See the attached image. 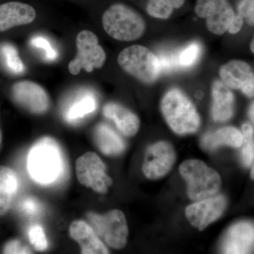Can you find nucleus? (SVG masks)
<instances>
[{
    "label": "nucleus",
    "instance_id": "obj_24",
    "mask_svg": "<svg viewBox=\"0 0 254 254\" xmlns=\"http://www.w3.org/2000/svg\"><path fill=\"white\" fill-rule=\"evenodd\" d=\"M202 48L199 43L193 42L177 53V63L178 68L191 67L199 59Z\"/></svg>",
    "mask_w": 254,
    "mask_h": 254
},
{
    "label": "nucleus",
    "instance_id": "obj_9",
    "mask_svg": "<svg viewBox=\"0 0 254 254\" xmlns=\"http://www.w3.org/2000/svg\"><path fill=\"white\" fill-rule=\"evenodd\" d=\"M195 12L206 19L207 28L216 35L228 31L236 14L228 0H197Z\"/></svg>",
    "mask_w": 254,
    "mask_h": 254
},
{
    "label": "nucleus",
    "instance_id": "obj_19",
    "mask_svg": "<svg viewBox=\"0 0 254 254\" xmlns=\"http://www.w3.org/2000/svg\"><path fill=\"white\" fill-rule=\"evenodd\" d=\"M95 145L103 154L118 155L126 148V144L121 136H119L111 127L104 123L98 124L93 131Z\"/></svg>",
    "mask_w": 254,
    "mask_h": 254
},
{
    "label": "nucleus",
    "instance_id": "obj_6",
    "mask_svg": "<svg viewBox=\"0 0 254 254\" xmlns=\"http://www.w3.org/2000/svg\"><path fill=\"white\" fill-rule=\"evenodd\" d=\"M91 226L105 244L115 250L127 245L128 228L125 214L120 210H112L104 215L89 213Z\"/></svg>",
    "mask_w": 254,
    "mask_h": 254
},
{
    "label": "nucleus",
    "instance_id": "obj_35",
    "mask_svg": "<svg viewBox=\"0 0 254 254\" xmlns=\"http://www.w3.org/2000/svg\"><path fill=\"white\" fill-rule=\"evenodd\" d=\"M251 177H252V180H254V165L253 168L252 170V173H251Z\"/></svg>",
    "mask_w": 254,
    "mask_h": 254
},
{
    "label": "nucleus",
    "instance_id": "obj_27",
    "mask_svg": "<svg viewBox=\"0 0 254 254\" xmlns=\"http://www.w3.org/2000/svg\"><path fill=\"white\" fill-rule=\"evenodd\" d=\"M31 43L36 48H40L44 52L45 57L49 61H53L58 58V52L55 50L51 43L46 38L36 36L32 38Z\"/></svg>",
    "mask_w": 254,
    "mask_h": 254
},
{
    "label": "nucleus",
    "instance_id": "obj_23",
    "mask_svg": "<svg viewBox=\"0 0 254 254\" xmlns=\"http://www.w3.org/2000/svg\"><path fill=\"white\" fill-rule=\"evenodd\" d=\"M0 55L5 66L11 72L20 74L25 71V66L20 58L16 48L9 43H4L0 46Z\"/></svg>",
    "mask_w": 254,
    "mask_h": 254
},
{
    "label": "nucleus",
    "instance_id": "obj_20",
    "mask_svg": "<svg viewBox=\"0 0 254 254\" xmlns=\"http://www.w3.org/2000/svg\"><path fill=\"white\" fill-rule=\"evenodd\" d=\"M242 141L243 136L240 130L235 127H227L205 134L202 138L200 144L203 149L211 151L221 145L240 148Z\"/></svg>",
    "mask_w": 254,
    "mask_h": 254
},
{
    "label": "nucleus",
    "instance_id": "obj_5",
    "mask_svg": "<svg viewBox=\"0 0 254 254\" xmlns=\"http://www.w3.org/2000/svg\"><path fill=\"white\" fill-rule=\"evenodd\" d=\"M119 65L124 71L145 84H151L161 73L158 56L144 46H132L119 55Z\"/></svg>",
    "mask_w": 254,
    "mask_h": 254
},
{
    "label": "nucleus",
    "instance_id": "obj_29",
    "mask_svg": "<svg viewBox=\"0 0 254 254\" xmlns=\"http://www.w3.org/2000/svg\"><path fill=\"white\" fill-rule=\"evenodd\" d=\"M4 254H33L27 246L23 245L19 240H11L4 246Z\"/></svg>",
    "mask_w": 254,
    "mask_h": 254
},
{
    "label": "nucleus",
    "instance_id": "obj_17",
    "mask_svg": "<svg viewBox=\"0 0 254 254\" xmlns=\"http://www.w3.org/2000/svg\"><path fill=\"white\" fill-rule=\"evenodd\" d=\"M211 115L214 121L226 122L234 113V95L222 81H215L212 86Z\"/></svg>",
    "mask_w": 254,
    "mask_h": 254
},
{
    "label": "nucleus",
    "instance_id": "obj_11",
    "mask_svg": "<svg viewBox=\"0 0 254 254\" xmlns=\"http://www.w3.org/2000/svg\"><path fill=\"white\" fill-rule=\"evenodd\" d=\"M11 95L16 104L31 113L41 115L49 109L48 93L43 87L34 82H17L11 88Z\"/></svg>",
    "mask_w": 254,
    "mask_h": 254
},
{
    "label": "nucleus",
    "instance_id": "obj_1",
    "mask_svg": "<svg viewBox=\"0 0 254 254\" xmlns=\"http://www.w3.org/2000/svg\"><path fill=\"white\" fill-rule=\"evenodd\" d=\"M28 173L41 185H48L57 180L63 169L62 152L56 141L44 137L33 145L28 157Z\"/></svg>",
    "mask_w": 254,
    "mask_h": 254
},
{
    "label": "nucleus",
    "instance_id": "obj_21",
    "mask_svg": "<svg viewBox=\"0 0 254 254\" xmlns=\"http://www.w3.org/2000/svg\"><path fill=\"white\" fill-rule=\"evenodd\" d=\"M18 190V177L12 169L0 166V217L9 210Z\"/></svg>",
    "mask_w": 254,
    "mask_h": 254
},
{
    "label": "nucleus",
    "instance_id": "obj_10",
    "mask_svg": "<svg viewBox=\"0 0 254 254\" xmlns=\"http://www.w3.org/2000/svg\"><path fill=\"white\" fill-rule=\"evenodd\" d=\"M176 155L171 144L160 141L150 145L145 152L143 173L149 180L162 178L173 168Z\"/></svg>",
    "mask_w": 254,
    "mask_h": 254
},
{
    "label": "nucleus",
    "instance_id": "obj_32",
    "mask_svg": "<svg viewBox=\"0 0 254 254\" xmlns=\"http://www.w3.org/2000/svg\"><path fill=\"white\" fill-rule=\"evenodd\" d=\"M23 208L28 213H33L36 211L38 207L33 200H26L23 202Z\"/></svg>",
    "mask_w": 254,
    "mask_h": 254
},
{
    "label": "nucleus",
    "instance_id": "obj_18",
    "mask_svg": "<svg viewBox=\"0 0 254 254\" xmlns=\"http://www.w3.org/2000/svg\"><path fill=\"white\" fill-rule=\"evenodd\" d=\"M103 115L105 118L113 121L118 129L125 136H134L139 129V119L123 105L115 103H108L103 108Z\"/></svg>",
    "mask_w": 254,
    "mask_h": 254
},
{
    "label": "nucleus",
    "instance_id": "obj_31",
    "mask_svg": "<svg viewBox=\"0 0 254 254\" xmlns=\"http://www.w3.org/2000/svg\"><path fill=\"white\" fill-rule=\"evenodd\" d=\"M158 1L167 5V6L173 8L174 9L182 7L185 2V0H158Z\"/></svg>",
    "mask_w": 254,
    "mask_h": 254
},
{
    "label": "nucleus",
    "instance_id": "obj_36",
    "mask_svg": "<svg viewBox=\"0 0 254 254\" xmlns=\"http://www.w3.org/2000/svg\"><path fill=\"white\" fill-rule=\"evenodd\" d=\"M1 131H0V143H1Z\"/></svg>",
    "mask_w": 254,
    "mask_h": 254
},
{
    "label": "nucleus",
    "instance_id": "obj_2",
    "mask_svg": "<svg viewBox=\"0 0 254 254\" xmlns=\"http://www.w3.org/2000/svg\"><path fill=\"white\" fill-rule=\"evenodd\" d=\"M161 110L169 127L177 134L195 133L199 128L200 117L194 105L177 88L164 95Z\"/></svg>",
    "mask_w": 254,
    "mask_h": 254
},
{
    "label": "nucleus",
    "instance_id": "obj_22",
    "mask_svg": "<svg viewBox=\"0 0 254 254\" xmlns=\"http://www.w3.org/2000/svg\"><path fill=\"white\" fill-rule=\"evenodd\" d=\"M97 108V100L93 93L85 92L73 100L65 113L68 123H74L93 113Z\"/></svg>",
    "mask_w": 254,
    "mask_h": 254
},
{
    "label": "nucleus",
    "instance_id": "obj_28",
    "mask_svg": "<svg viewBox=\"0 0 254 254\" xmlns=\"http://www.w3.org/2000/svg\"><path fill=\"white\" fill-rule=\"evenodd\" d=\"M237 11L247 24L254 26V0H240Z\"/></svg>",
    "mask_w": 254,
    "mask_h": 254
},
{
    "label": "nucleus",
    "instance_id": "obj_14",
    "mask_svg": "<svg viewBox=\"0 0 254 254\" xmlns=\"http://www.w3.org/2000/svg\"><path fill=\"white\" fill-rule=\"evenodd\" d=\"M254 249V224L240 222L229 229L222 244L224 254H249Z\"/></svg>",
    "mask_w": 254,
    "mask_h": 254
},
{
    "label": "nucleus",
    "instance_id": "obj_12",
    "mask_svg": "<svg viewBox=\"0 0 254 254\" xmlns=\"http://www.w3.org/2000/svg\"><path fill=\"white\" fill-rule=\"evenodd\" d=\"M226 206L227 199L224 195H213L189 205L185 213L190 223L202 231L220 218Z\"/></svg>",
    "mask_w": 254,
    "mask_h": 254
},
{
    "label": "nucleus",
    "instance_id": "obj_7",
    "mask_svg": "<svg viewBox=\"0 0 254 254\" xmlns=\"http://www.w3.org/2000/svg\"><path fill=\"white\" fill-rule=\"evenodd\" d=\"M77 55L68 64V71L72 75L78 74L81 69L91 73L94 68L104 65L106 54L99 45L98 38L93 32L83 30L76 37Z\"/></svg>",
    "mask_w": 254,
    "mask_h": 254
},
{
    "label": "nucleus",
    "instance_id": "obj_34",
    "mask_svg": "<svg viewBox=\"0 0 254 254\" xmlns=\"http://www.w3.org/2000/svg\"><path fill=\"white\" fill-rule=\"evenodd\" d=\"M251 50H252V53L254 54V37L253 40H252V43H251L250 45Z\"/></svg>",
    "mask_w": 254,
    "mask_h": 254
},
{
    "label": "nucleus",
    "instance_id": "obj_30",
    "mask_svg": "<svg viewBox=\"0 0 254 254\" xmlns=\"http://www.w3.org/2000/svg\"><path fill=\"white\" fill-rule=\"evenodd\" d=\"M244 18L240 16V14H235V18H234L233 21H232V24L230 25V28H229V33H232V34H236L239 33L240 30L242 29V26H243Z\"/></svg>",
    "mask_w": 254,
    "mask_h": 254
},
{
    "label": "nucleus",
    "instance_id": "obj_15",
    "mask_svg": "<svg viewBox=\"0 0 254 254\" xmlns=\"http://www.w3.org/2000/svg\"><path fill=\"white\" fill-rule=\"evenodd\" d=\"M36 17V10L31 5L18 1L4 3L0 5V32L31 23Z\"/></svg>",
    "mask_w": 254,
    "mask_h": 254
},
{
    "label": "nucleus",
    "instance_id": "obj_26",
    "mask_svg": "<svg viewBox=\"0 0 254 254\" xmlns=\"http://www.w3.org/2000/svg\"><path fill=\"white\" fill-rule=\"evenodd\" d=\"M28 238L33 248L38 252H43L48 248V240L41 225H35L29 229Z\"/></svg>",
    "mask_w": 254,
    "mask_h": 254
},
{
    "label": "nucleus",
    "instance_id": "obj_33",
    "mask_svg": "<svg viewBox=\"0 0 254 254\" xmlns=\"http://www.w3.org/2000/svg\"><path fill=\"white\" fill-rule=\"evenodd\" d=\"M249 117L254 125V101L252 102V104L250 105V109H249Z\"/></svg>",
    "mask_w": 254,
    "mask_h": 254
},
{
    "label": "nucleus",
    "instance_id": "obj_25",
    "mask_svg": "<svg viewBox=\"0 0 254 254\" xmlns=\"http://www.w3.org/2000/svg\"><path fill=\"white\" fill-rule=\"evenodd\" d=\"M242 160L246 167H250L254 160V131L253 127L245 124L242 127Z\"/></svg>",
    "mask_w": 254,
    "mask_h": 254
},
{
    "label": "nucleus",
    "instance_id": "obj_13",
    "mask_svg": "<svg viewBox=\"0 0 254 254\" xmlns=\"http://www.w3.org/2000/svg\"><path fill=\"white\" fill-rule=\"evenodd\" d=\"M219 74L228 88L240 90L248 98L254 97V73L249 64L232 60L222 65Z\"/></svg>",
    "mask_w": 254,
    "mask_h": 254
},
{
    "label": "nucleus",
    "instance_id": "obj_16",
    "mask_svg": "<svg viewBox=\"0 0 254 254\" xmlns=\"http://www.w3.org/2000/svg\"><path fill=\"white\" fill-rule=\"evenodd\" d=\"M69 235L80 245L83 254H108L109 250L91 225L82 220L73 222Z\"/></svg>",
    "mask_w": 254,
    "mask_h": 254
},
{
    "label": "nucleus",
    "instance_id": "obj_3",
    "mask_svg": "<svg viewBox=\"0 0 254 254\" xmlns=\"http://www.w3.org/2000/svg\"><path fill=\"white\" fill-rule=\"evenodd\" d=\"M104 30L120 41H132L143 36L145 23L134 9L123 4H115L105 11L102 18Z\"/></svg>",
    "mask_w": 254,
    "mask_h": 254
},
{
    "label": "nucleus",
    "instance_id": "obj_8",
    "mask_svg": "<svg viewBox=\"0 0 254 254\" xmlns=\"http://www.w3.org/2000/svg\"><path fill=\"white\" fill-rule=\"evenodd\" d=\"M76 174L81 185L102 194L106 193L113 185V180L106 174L105 163L93 152H87L77 159Z\"/></svg>",
    "mask_w": 254,
    "mask_h": 254
},
{
    "label": "nucleus",
    "instance_id": "obj_4",
    "mask_svg": "<svg viewBox=\"0 0 254 254\" xmlns=\"http://www.w3.org/2000/svg\"><path fill=\"white\" fill-rule=\"evenodd\" d=\"M180 173L187 182L190 199L200 200L213 196L221 187L219 174L200 160H186L180 165Z\"/></svg>",
    "mask_w": 254,
    "mask_h": 254
}]
</instances>
